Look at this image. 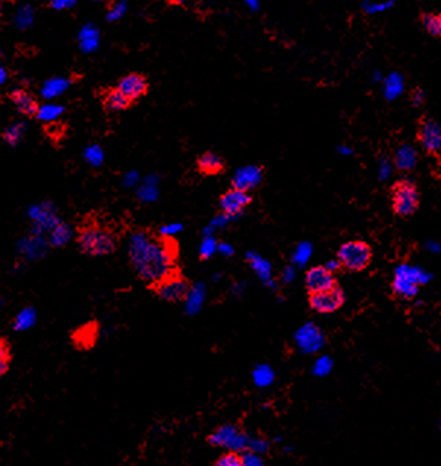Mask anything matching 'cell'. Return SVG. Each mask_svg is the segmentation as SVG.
Segmentation results:
<instances>
[{
    "label": "cell",
    "mask_w": 441,
    "mask_h": 466,
    "mask_svg": "<svg viewBox=\"0 0 441 466\" xmlns=\"http://www.w3.org/2000/svg\"><path fill=\"white\" fill-rule=\"evenodd\" d=\"M129 260L137 274L152 287L164 277L176 272V245L146 232L133 233L129 242Z\"/></svg>",
    "instance_id": "obj_1"
},
{
    "label": "cell",
    "mask_w": 441,
    "mask_h": 466,
    "mask_svg": "<svg viewBox=\"0 0 441 466\" xmlns=\"http://www.w3.org/2000/svg\"><path fill=\"white\" fill-rule=\"evenodd\" d=\"M78 250L90 257H103L116 251L118 237L109 227L100 224H85L78 231Z\"/></svg>",
    "instance_id": "obj_2"
},
{
    "label": "cell",
    "mask_w": 441,
    "mask_h": 466,
    "mask_svg": "<svg viewBox=\"0 0 441 466\" xmlns=\"http://www.w3.org/2000/svg\"><path fill=\"white\" fill-rule=\"evenodd\" d=\"M390 201H392L393 213L400 219H407L418 211L420 194L412 181L400 179L390 188Z\"/></svg>",
    "instance_id": "obj_3"
},
{
    "label": "cell",
    "mask_w": 441,
    "mask_h": 466,
    "mask_svg": "<svg viewBox=\"0 0 441 466\" xmlns=\"http://www.w3.org/2000/svg\"><path fill=\"white\" fill-rule=\"evenodd\" d=\"M337 261L349 272H362L373 261V248L364 241H349L338 250Z\"/></svg>",
    "instance_id": "obj_4"
},
{
    "label": "cell",
    "mask_w": 441,
    "mask_h": 466,
    "mask_svg": "<svg viewBox=\"0 0 441 466\" xmlns=\"http://www.w3.org/2000/svg\"><path fill=\"white\" fill-rule=\"evenodd\" d=\"M416 141L431 157L441 160V125L427 115H420L416 120Z\"/></svg>",
    "instance_id": "obj_5"
},
{
    "label": "cell",
    "mask_w": 441,
    "mask_h": 466,
    "mask_svg": "<svg viewBox=\"0 0 441 466\" xmlns=\"http://www.w3.org/2000/svg\"><path fill=\"white\" fill-rule=\"evenodd\" d=\"M152 291L166 302H182L191 292V283L178 272H173L157 285H154Z\"/></svg>",
    "instance_id": "obj_6"
},
{
    "label": "cell",
    "mask_w": 441,
    "mask_h": 466,
    "mask_svg": "<svg viewBox=\"0 0 441 466\" xmlns=\"http://www.w3.org/2000/svg\"><path fill=\"white\" fill-rule=\"evenodd\" d=\"M346 301V295L340 286H334L327 291L310 294V302L311 309H314L318 314H332L336 311L340 309Z\"/></svg>",
    "instance_id": "obj_7"
},
{
    "label": "cell",
    "mask_w": 441,
    "mask_h": 466,
    "mask_svg": "<svg viewBox=\"0 0 441 466\" xmlns=\"http://www.w3.org/2000/svg\"><path fill=\"white\" fill-rule=\"evenodd\" d=\"M337 286V279L330 268L325 266L311 267L305 274V287L308 294L327 291Z\"/></svg>",
    "instance_id": "obj_8"
},
{
    "label": "cell",
    "mask_w": 441,
    "mask_h": 466,
    "mask_svg": "<svg viewBox=\"0 0 441 466\" xmlns=\"http://www.w3.org/2000/svg\"><path fill=\"white\" fill-rule=\"evenodd\" d=\"M252 203L251 195L248 194V191L241 190V188H236L233 186L232 190L226 191L222 196H220V210L226 214V216H239L241 213H243V210Z\"/></svg>",
    "instance_id": "obj_9"
},
{
    "label": "cell",
    "mask_w": 441,
    "mask_h": 466,
    "mask_svg": "<svg viewBox=\"0 0 441 466\" xmlns=\"http://www.w3.org/2000/svg\"><path fill=\"white\" fill-rule=\"evenodd\" d=\"M118 88L128 99H131L133 103H135L144 96H147V92L150 90V84L146 75L139 74V72H131V74L120 78V81L118 82Z\"/></svg>",
    "instance_id": "obj_10"
},
{
    "label": "cell",
    "mask_w": 441,
    "mask_h": 466,
    "mask_svg": "<svg viewBox=\"0 0 441 466\" xmlns=\"http://www.w3.org/2000/svg\"><path fill=\"white\" fill-rule=\"evenodd\" d=\"M9 100L12 101V105L15 109L27 118H36L40 113V105L37 99L28 92L24 88H15L14 91H10Z\"/></svg>",
    "instance_id": "obj_11"
},
{
    "label": "cell",
    "mask_w": 441,
    "mask_h": 466,
    "mask_svg": "<svg viewBox=\"0 0 441 466\" xmlns=\"http://www.w3.org/2000/svg\"><path fill=\"white\" fill-rule=\"evenodd\" d=\"M197 169L204 176H215L224 172L226 163L220 154L205 151L197 159Z\"/></svg>",
    "instance_id": "obj_12"
},
{
    "label": "cell",
    "mask_w": 441,
    "mask_h": 466,
    "mask_svg": "<svg viewBox=\"0 0 441 466\" xmlns=\"http://www.w3.org/2000/svg\"><path fill=\"white\" fill-rule=\"evenodd\" d=\"M101 103H103V107H105V110L110 112V113L128 110L133 105V101L131 99H128L125 94H123V92L118 87L107 88L105 91V94H103Z\"/></svg>",
    "instance_id": "obj_13"
},
{
    "label": "cell",
    "mask_w": 441,
    "mask_h": 466,
    "mask_svg": "<svg viewBox=\"0 0 441 466\" xmlns=\"http://www.w3.org/2000/svg\"><path fill=\"white\" fill-rule=\"evenodd\" d=\"M418 163V154L416 151L409 147H400L395 155V166L396 169L400 172H410Z\"/></svg>",
    "instance_id": "obj_14"
},
{
    "label": "cell",
    "mask_w": 441,
    "mask_h": 466,
    "mask_svg": "<svg viewBox=\"0 0 441 466\" xmlns=\"http://www.w3.org/2000/svg\"><path fill=\"white\" fill-rule=\"evenodd\" d=\"M418 23L428 36L441 38V12H420Z\"/></svg>",
    "instance_id": "obj_15"
},
{
    "label": "cell",
    "mask_w": 441,
    "mask_h": 466,
    "mask_svg": "<svg viewBox=\"0 0 441 466\" xmlns=\"http://www.w3.org/2000/svg\"><path fill=\"white\" fill-rule=\"evenodd\" d=\"M10 348L6 339H0V374H6L8 370H9V364H10Z\"/></svg>",
    "instance_id": "obj_16"
},
{
    "label": "cell",
    "mask_w": 441,
    "mask_h": 466,
    "mask_svg": "<svg viewBox=\"0 0 441 466\" xmlns=\"http://www.w3.org/2000/svg\"><path fill=\"white\" fill-rule=\"evenodd\" d=\"M215 466H241L243 465V458L236 452H228L214 462Z\"/></svg>",
    "instance_id": "obj_17"
},
{
    "label": "cell",
    "mask_w": 441,
    "mask_h": 466,
    "mask_svg": "<svg viewBox=\"0 0 441 466\" xmlns=\"http://www.w3.org/2000/svg\"><path fill=\"white\" fill-rule=\"evenodd\" d=\"M409 99H410V103H412L414 107H419V106L424 105L425 92H424V90L420 88V87H415L412 91H410Z\"/></svg>",
    "instance_id": "obj_18"
},
{
    "label": "cell",
    "mask_w": 441,
    "mask_h": 466,
    "mask_svg": "<svg viewBox=\"0 0 441 466\" xmlns=\"http://www.w3.org/2000/svg\"><path fill=\"white\" fill-rule=\"evenodd\" d=\"M188 0H166V3L170 6H181L183 3H187Z\"/></svg>",
    "instance_id": "obj_19"
}]
</instances>
